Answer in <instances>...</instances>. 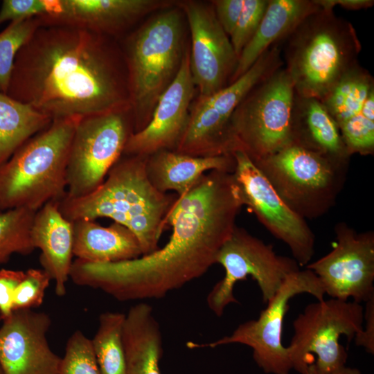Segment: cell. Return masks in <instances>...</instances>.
<instances>
[{
  "instance_id": "cell-27",
  "label": "cell",
  "mask_w": 374,
  "mask_h": 374,
  "mask_svg": "<svg viewBox=\"0 0 374 374\" xmlns=\"http://www.w3.org/2000/svg\"><path fill=\"white\" fill-rule=\"evenodd\" d=\"M373 89V77L357 63L341 77L321 102L339 127L362 109Z\"/></svg>"
},
{
  "instance_id": "cell-23",
  "label": "cell",
  "mask_w": 374,
  "mask_h": 374,
  "mask_svg": "<svg viewBox=\"0 0 374 374\" xmlns=\"http://www.w3.org/2000/svg\"><path fill=\"white\" fill-rule=\"evenodd\" d=\"M73 222V254L93 263L116 262L143 256L136 236L126 226L114 222L103 226L89 220Z\"/></svg>"
},
{
  "instance_id": "cell-25",
  "label": "cell",
  "mask_w": 374,
  "mask_h": 374,
  "mask_svg": "<svg viewBox=\"0 0 374 374\" xmlns=\"http://www.w3.org/2000/svg\"><path fill=\"white\" fill-rule=\"evenodd\" d=\"M125 374H161L162 335L152 308L141 302L125 314L123 326Z\"/></svg>"
},
{
  "instance_id": "cell-19",
  "label": "cell",
  "mask_w": 374,
  "mask_h": 374,
  "mask_svg": "<svg viewBox=\"0 0 374 374\" xmlns=\"http://www.w3.org/2000/svg\"><path fill=\"white\" fill-rule=\"evenodd\" d=\"M175 0H57L55 10L42 24L86 28L115 37L149 14L175 6Z\"/></svg>"
},
{
  "instance_id": "cell-43",
  "label": "cell",
  "mask_w": 374,
  "mask_h": 374,
  "mask_svg": "<svg viewBox=\"0 0 374 374\" xmlns=\"http://www.w3.org/2000/svg\"><path fill=\"white\" fill-rule=\"evenodd\" d=\"M0 212H1V211H0Z\"/></svg>"
},
{
  "instance_id": "cell-8",
  "label": "cell",
  "mask_w": 374,
  "mask_h": 374,
  "mask_svg": "<svg viewBox=\"0 0 374 374\" xmlns=\"http://www.w3.org/2000/svg\"><path fill=\"white\" fill-rule=\"evenodd\" d=\"M295 94L283 67L256 84L232 115L233 152L242 151L256 162L292 145Z\"/></svg>"
},
{
  "instance_id": "cell-11",
  "label": "cell",
  "mask_w": 374,
  "mask_h": 374,
  "mask_svg": "<svg viewBox=\"0 0 374 374\" xmlns=\"http://www.w3.org/2000/svg\"><path fill=\"white\" fill-rule=\"evenodd\" d=\"M309 294L324 299L322 285L313 271L305 268L290 274L274 296L266 303L258 319L240 324L231 335L209 343L187 342L189 348H214L240 344L252 349L256 364L267 374H290L292 369L287 348L283 344L284 318L290 301L296 295Z\"/></svg>"
},
{
  "instance_id": "cell-18",
  "label": "cell",
  "mask_w": 374,
  "mask_h": 374,
  "mask_svg": "<svg viewBox=\"0 0 374 374\" xmlns=\"http://www.w3.org/2000/svg\"><path fill=\"white\" fill-rule=\"evenodd\" d=\"M195 89L188 45L179 71L159 98L150 122L131 134L123 155L148 157L163 150L175 151L187 125Z\"/></svg>"
},
{
  "instance_id": "cell-36",
  "label": "cell",
  "mask_w": 374,
  "mask_h": 374,
  "mask_svg": "<svg viewBox=\"0 0 374 374\" xmlns=\"http://www.w3.org/2000/svg\"><path fill=\"white\" fill-rule=\"evenodd\" d=\"M25 271L8 269H0V315L1 320L13 312L15 291L22 280Z\"/></svg>"
},
{
  "instance_id": "cell-42",
  "label": "cell",
  "mask_w": 374,
  "mask_h": 374,
  "mask_svg": "<svg viewBox=\"0 0 374 374\" xmlns=\"http://www.w3.org/2000/svg\"><path fill=\"white\" fill-rule=\"evenodd\" d=\"M0 320H1V315H0Z\"/></svg>"
},
{
  "instance_id": "cell-7",
  "label": "cell",
  "mask_w": 374,
  "mask_h": 374,
  "mask_svg": "<svg viewBox=\"0 0 374 374\" xmlns=\"http://www.w3.org/2000/svg\"><path fill=\"white\" fill-rule=\"evenodd\" d=\"M253 163L286 205L305 220L334 206L349 166L296 144Z\"/></svg>"
},
{
  "instance_id": "cell-26",
  "label": "cell",
  "mask_w": 374,
  "mask_h": 374,
  "mask_svg": "<svg viewBox=\"0 0 374 374\" xmlns=\"http://www.w3.org/2000/svg\"><path fill=\"white\" fill-rule=\"evenodd\" d=\"M52 121L33 106L0 91V166Z\"/></svg>"
},
{
  "instance_id": "cell-34",
  "label": "cell",
  "mask_w": 374,
  "mask_h": 374,
  "mask_svg": "<svg viewBox=\"0 0 374 374\" xmlns=\"http://www.w3.org/2000/svg\"><path fill=\"white\" fill-rule=\"evenodd\" d=\"M51 280L50 276L43 269L26 270L14 293L13 311L41 305Z\"/></svg>"
},
{
  "instance_id": "cell-14",
  "label": "cell",
  "mask_w": 374,
  "mask_h": 374,
  "mask_svg": "<svg viewBox=\"0 0 374 374\" xmlns=\"http://www.w3.org/2000/svg\"><path fill=\"white\" fill-rule=\"evenodd\" d=\"M233 172L243 206L277 239L290 248L300 267L308 265L314 253L315 236L306 220L292 211L255 163L242 151L232 153Z\"/></svg>"
},
{
  "instance_id": "cell-15",
  "label": "cell",
  "mask_w": 374,
  "mask_h": 374,
  "mask_svg": "<svg viewBox=\"0 0 374 374\" xmlns=\"http://www.w3.org/2000/svg\"><path fill=\"white\" fill-rule=\"evenodd\" d=\"M332 250L305 268L332 299L361 303L374 296V232H357L345 222L335 226Z\"/></svg>"
},
{
  "instance_id": "cell-20",
  "label": "cell",
  "mask_w": 374,
  "mask_h": 374,
  "mask_svg": "<svg viewBox=\"0 0 374 374\" xmlns=\"http://www.w3.org/2000/svg\"><path fill=\"white\" fill-rule=\"evenodd\" d=\"M60 201H51L36 211L30 230L35 249L41 251L43 269L55 281L57 296L66 294L73 254V222L59 209Z\"/></svg>"
},
{
  "instance_id": "cell-12",
  "label": "cell",
  "mask_w": 374,
  "mask_h": 374,
  "mask_svg": "<svg viewBox=\"0 0 374 374\" xmlns=\"http://www.w3.org/2000/svg\"><path fill=\"white\" fill-rule=\"evenodd\" d=\"M216 263L223 267L225 274L209 292L206 303L217 317L222 316L229 304L238 303L233 291L238 282L251 276L267 303L286 278L300 269L294 258L277 254L272 245L237 226L220 248Z\"/></svg>"
},
{
  "instance_id": "cell-4",
  "label": "cell",
  "mask_w": 374,
  "mask_h": 374,
  "mask_svg": "<svg viewBox=\"0 0 374 374\" xmlns=\"http://www.w3.org/2000/svg\"><path fill=\"white\" fill-rule=\"evenodd\" d=\"M185 19L177 3L154 12L125 39L121 49L133 133L148 124L159 98L179 71L187 47Z\"/></svg>"
},
{
  "instance_id": "cell-3",
  "label": "cell",
  "mask_w": 374,
  "mask_h": 374,
  "mask_svg": "<svg viewBox=\"0 0 374 374\" xmlns=\"http://www.w3.org/2000/svg\"><path fill=\"white\" fill-rule=\"evenodd\" d=\"M147 159L122 155L94 191L75 199L64 197L59 202L63 216L71 222L110 218L134 233L143 255L156 251L177 196L163 193L152 184L146 172Z\"/></svg>"
},
{
  "instance_id": "cell-10",
  "label": "cell",
  "mask_w": 374,
  "mask_h": 374,
  "mask_svg": "<svg viewBox=\"0 0 374 374\" xmlns=\"http://www.w3.org/2000/svg\"><path fill=\"white\" fill-rule=\"evenodd\" d=\"M364 308L353 301H317L305 306L293 321L294 335L287 347L292 369L303 374L314 364L331 373L346 366L348 353L339 341L350 342L362 330Z\"/></svg>"
},
{
  "instance_id": "cell-41",
  "label": "cell",
  "mask_w": 374,
  "mask_h": 374,
  "mask_svg": "<svg viewBox=\"0 0 374 374\" xmlns=\"http://www.w3.org/2000/svg\"><path fill=\"white\" fill-rule=\"evenodd\" d=\"M0 374H3V373H2L1 370V368H0Z\"/></svg>"
},
{
  "instance_id": "cell-33",
  "label": "cell",
  "mask_w": 374,
  "mask_h": 374,
  "mask_svg": "<svg viewBox=\"0 0 374 374\" xmlns=\"http://www.w3.org/2000/svg\"><path fill=\"white\" fill-rule=\"evenodd\" d=\"M268 2L269 0H244L239 19L229 36L238 58L258 30Z\"/></svg>"
},
{
  "instance_id": "cell-29",
  "label": "cell",
  "mask_w": 374,
  "mask_h": 374,
  "mask_svg": "<svg viewBox=\"0 0 374 374\" xmlns=\"http://www.w3.org/2000/svg\"><path fill=\"white\" fill-rule=\"evenodd\" d=\"M35 211L15 208L0 212V265L15 253H31L33 246L30 230Z\"/></svg>"
},
{
  "instance_id": "cell-35",
  "label": "cell",
  "mask_w": 374,
  "mask_h": 374,
  "mask_svg": "<svg viewBox=\"0 0 374 374\" xmlns=\"http://www.w3.org/2000/svg\"><path fill=\"white\" fill-rule=\"evenodd\" d=\"M56 0H4L0 8V25L50 15Z\"/></svg>"
},
{
  "instance_id": "cell-21",
  "label": "cell",
  "mask_w": 374,
  "mask_h": 374,
  "mask_svg": "<svg viewBox=\"0 0 374 374\" xmlns=\"http://www.w3.org/2000/svg\"><path fill=\"white\" fill-rule=\"evenodd\" d=\"M233 154L194 157L163 150L148 157L146 172L152 184L160 192L175 193L178 197L187 194L207 172L219 170L233 173Z\"/></svg>"
},
{
  "instance_id": "cell-2",
  "label": "cell",
  "mask_w": 374,
  "mask_h": 374,
  "mask_svg": "<svg viewBox=\"0 0 374 374\" xmlns=\"http://www.w3.org/2000/svg\"><path fill=\"white\" fill-rule=\"evenodd\" d=\"M112 38L41 24L16 57L6 93L53 120L130 110L124 56Z\"/></svg>"
},
{
  "instance_id": "cell-1",
  "label": "cell",
  "mask_w": 374,
  "mask_h": 374,
  "mask_svg": "<svg viewBox=\"0 0 374 374\" xmlns=\"http://www.w3.org/2000/svg\"><path fill=\"white\" fill-rule=\"evenodd\" d=\"M243 206L233 173H206L177 198L166 219L172 227L161 248L116 262H72L69 278L120 301L159 299L204 275L235 227Z\"/></svg>"
},
{
  "instance_id": "cell-6",
  "label": "cell",
  "mask_w": 374,
  "mask_h": 374,
  "mask_svg": "<svg viewBox=\"0 0 374 374\" xmlns=\"http://www.w3.org/2000/svg\"><path fill=\"white\" fill-rule=\"evenodd\" d=\"M82 118L54 119L0 166V211L25 208L37 211L66 193L71 141Z\"/></svg>"
},
{
  "instance_id": "cell-5",
  "label": "cell",
  "mask_w": 374,
  "mask_h": 374,
  "mask_svg": "<svg viewBox=\"0 0 374 374\" xmlns=\"http://www.w3.org/2000/svg\"><path fill=\"white\" fill-rule=\"evenodd\" d=\"M285 69L296 93L322 100L357 63L362 46L353 24L333 10L319 8L284 40Z\"/></svg>"
},
{
  "instance_id": "cell-39",
  "label": "cell",
  "mask_w": 374,
  "mask_h": 374,
  "mask_svg": "<svg viewBox=\"0 0 374 374\" xmlns=\"http://www.w3.org/2000/svg\"><path fill=\"white\" fill-rule=\"evenodd\" d=\"M320 8L333 10L336 6L348 10L367 9L374 4L373 0H314Z\"/></svg>"
},
{
  "instance_id": "cell-16",
  "label": "cell",
  "mask_w": 374,
  "mask_h": 374,
  "mask_svg": "<svg viewBox=\"0 0 374 374\" xmlns=\"http://www.w3.org/2000/svg\"><path fill=\"white\" fill-rule=\"evenodd\" d=\"M178 6L190 30V68L193 82L198 96H210L229 84L238 56L211 1H178Z\"/></svg>"
},
{
  "instance_id": "cell-22",
  "label": "cell",
  "mask_w": 374,
  "mask_h": 374,
  "mask_svg": "<svg viewBox=\"0 0 374 374\" xmlns=\"http://www.w3.org/2000/svg\"><path fill=\"white\" fill-rule=\"evenodd\" d=\"M319 8L314 0H269L258 28L241 52L229 84L247 72L270 47L284 41L308 15Z\"/></svg>"
},
{
  "instance_id": "cell-28",
  "label": "cell",
  "mask_w": 374,
  "mask_h": 374,
  "mask_svg": "<svg viewBox=\"0 0 374 374\" xmlns=\"http://www.w3.org/2000/svg\"><path fill=\"white\" fill-rule=\"evenodd\" d=\"M125 314L106 312L99 317L98 330L91 339L100 374H125L123 326Z\"/></svg>"
},
{
  "instance_id": "cell-9",
  "label": "cell",
  "mask_w": 374,
  "mask_h": 374,
  "mask_svg": "<svg viewBox=\"0 0 374 374\" xmlns=\"http://www.w3.org/2000/svg\"><path fill=\"white\" fill-rule=\"evenodd\" d=\"M279 44L267 50L235 81L215 93L193 100L186 129L175 150L194 157L232 154V115L247 94L259 82L283 67Z\"/></svg>"
},
{
  "instance_id": "cell-24",
  "label": "cell",
  "mask_w": 374,
  "mask_h": 374,
  "mask_svg": "<svg viewBox=\"0 0 374 374\" xmlns=\"http://www.w3.org/2000/svg\"><path fill=\"white\" fill-rule=\"evenodd\" d=\"M293 134V144L349 163L339 127L318 99L295 94Z\"/></svg>"
},
{
  "instance_id": "cell-31",
  "label": "cell",
  "mask_w": 374,
  "mask_h": 374,
  "mask_svg": "<svg viewBox=\"0 0 374 374\" xmlns=\"http://www.w3.org/2000/svg\"><path fill=\"white\" fill-rule=\"evenodd\" d=\"M339 130L348 153L371 155L374 152V89L362 109L346 121Z\"/></svg>"
},
{
  "instance_id": "cell-37",
  "label": "cell",
  "mask_w": 374,
  "mask_h": 374,
  "mask_svg": "<svg viewBox=\"0 0 374 374\" xmlns=\"http://www.w3.org/2000/svg\"><path fill=\"white\" fill-rule=\"evenodd\" d=\"M211 2L219 23L230 36L242 12L244 0H213Z\"/></svg>"
},
{
  "instance_id": "cell-40",
  "label": "cell",
  "mask_w": 374,
  "mask_h": 374,
  "mask_svg": "<svg viewBox=\"0 0 374 374\" xmlns=\"http://www.w3.org/2000/svg\"><path fill=\"white\" fill-rule=\"evenodd\" d=\"M303 374H362V373L356 368L348 367L346 366L331 373H322L318 371L314 364H311Z\"/></svg>"
},
{
  "instance_id": "cell-38",
  "label": "cell",
  "mask_w": 374,
  "mask_h": 374,
  "mask_svg": "<svg viewBox=\"0 0 374 374\" xmlns=\"http://www.w3.org/2000/svg\"><path fill=\"white\" fill-rule=\"evenodd\" d=\"M364 310L365 326L354 337L355 344L363 347L371 355L374 354V296L368 300Z\"/></svg>"
},
{
  "instance_id": "cell-32",
  "label": "cell",
  "mask_w": 374,
  "mask_h": 374,
  "mask_svg": "<svg viewBox=\"0 0 374 374\" xmlns=\"http://www.w3.org/2000/svg\"><path fill=\"white\" fill-rule=\"evenodd\" d=\"M58 374H100L91 339L82 331L69 338Z\"/></svg>"
},
{
  "instance_id": "cell-17",
  "label": "cell",
  "mask_w": 374,
  "mask_h": 374,
  "mask_svg": "<svg viewBox=\"0 0 374 374\" xmlns=\"http://www.w3.org/2000/svg\"><path fill=\"white\" fill-rule=\"evenodd\" d=\"M0 327V368L3 374H58L61 357L51 348V320L45 312L14 310Z\"/></svg>"
},
{
  "instance_id": "cell-13",
  "label": "cell",
  "mask_w": 374,
  "mask_h": 374,
  "mask_svg": "<svg viewBox=\"0 0 374 374\" xmlns=\"http://www.w3.org/2000/svg\"><path fill=\"white\" fill-rule=\"evenodd\" d=\"M132 133L130 110L82 118L71 144L64 197L79 198L98 188L122 157Z\"/></svg>"
},
{
  "instance_id": "cell-30",
  "label": "cell",
  "mask_w": 374,
  "mask_h": 374,
  "mask_svg": "<svg viewBox=\"0 0 374 374\" xmlns=\"http://www.w3.org/2000/svg\"><path fill=\"white\" fill-rule=\"evenodd\" d=\"M41 24L39 17L30 18L9 23L0 32V91L7 93L16 57Z\"/></svg>"
}]
</instances>
